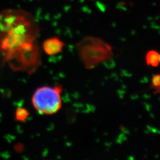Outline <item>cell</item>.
Returning a JSON list of instances; mask_svg holds the SVG:
<instances>
[{
    "mask_svg": "<svg viewBox=\"0 0 160 160\" xmlns=\"http://www.w3.org/2000/svg\"><path fill=\"white\" fill-rule=\"evenodd\" d=\"M39 27L35 17L20 8L0 12V65L33 74L41 65L38 43Z\"/></svg>",
    "mask_w": 160,
    "mask_h": 160,
    "instance_id": "obj_1",
    "label": "cell"
},
{
    "mask_svg": "<svg viewBox=\"0 0 160 160\" xmlns=\"http://www.w3.org/2000/svg\"><path fill=\"white\" fill-rule=\"evenodd\" d=\"M80 58L87 69H92L109 61L113 56V48L108 42L94 36H86L76 45Z\"/></svg>",
    "mask_w": 160,
    "mask_h": 160,
    "instance_id": "obj_2",
    "label": "cell"
},
{
    "mask_svg": "<svg viewBox=\"0 0 160 160\" xmlns=\"http://www.w3.org/2000/svg\"><path fill=\"white\" fill-rule=\"evenodd\" d=\"M62 86H42L38 88L32 97V105L36 111L43 115L56 114L62 108Z\"/></svg>",
    "mask_w": 160,
    "mask_h": 160,
    "instance_id": "obj_3",
    "label": "cell"
},
{
    "mask_svg": "<svg viewBox=\"0 0 160 160\" xmlns=\"http://www.w3.org/2000/svg\"><path fill=\"white\" fill-rule=\"evenodd\" d=\"M65 46V43L57 37L48 38L42 44L43 50L48 56H55L61 53Z\"/></svg>",
    "mask_w": 160,
    "mask_h": 160,
    "instance_id": "obj_4",
    "label": "cell"
},
{
    "mask_svg": "<svg viewBox=\"0 0 160 160\" xmlns=\"http://www.w3.org/2000/svg\"><path fill=\"white\" fill-rule=\"evenodd\" d=\"M160 55L159 53L155 50L149 51L145 56L146 63L151 67H157L160 63Z\"/></svg>",
    "mask_w": 160,
    "mask_h": 160,
    "instance_id": "obj_5",
    "label": "cell"
},
{
    "mask_svg": "<svg viewBox=\"0 0 160 160\" xmlns=\"http://www.w3.org/2000/svg\"><path fill=\"white\" fill-rule=\"evenodd\" d=\"M29 111L24 108H17L15 112V119L20 122H24L28 119Z\"/></svg>",
    "mask_w": 160,
    "mask_h": 160,
    "instance_id": "obj_6",
    "label": "cell"
},
{
    "mask_svg": "<svg viewBox=\"0 0 160 160\" xmlns=\"http://www.w3.org/2000/svg\"><path fill=\"white\" fill-rule=\"evenodd\" d=\"M151 89H153L155 93H158L160 89V75L159 74H155L152 77L151 80Z\"/></svg>",
    "mask_w": 160,
    "mask_h": 160,
    "instance_id": "obj_7",
    "label": "cell"
}]
</instances>
